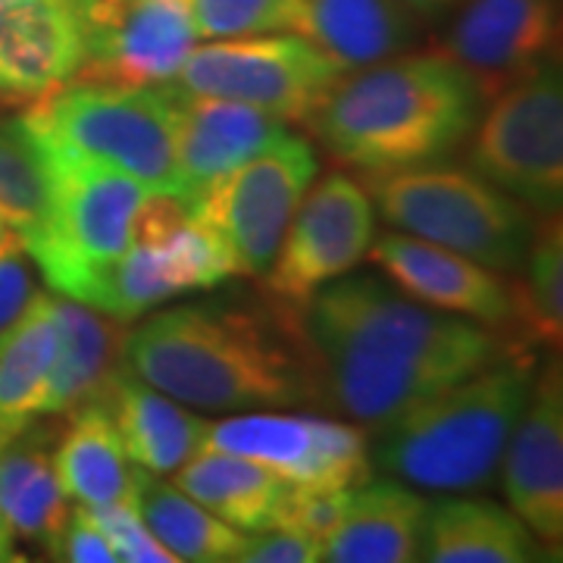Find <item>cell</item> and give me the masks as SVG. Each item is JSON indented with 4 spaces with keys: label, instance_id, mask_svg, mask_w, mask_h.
<instances>
[{
    "label": "cell",
    "instance_id": "74e56055",
    "mask_svg": "<svg viewBox=\"0 0 563 563\" xmlns=\"http://www.w3.org/2000/svg\"><path fill=\"white\" fill-rule=\"evenodd\" d=\"M401 3L422 25H439V22L454 16V10L461 7L463 0H401Z\"/></svg>",
    "mask_w": 563,
    "mask_h": 563
},
{
    "label": "cell",
    "instance_id": "8992f818",
    "mask_svg": "<svg viewBox=\"0 0 563 563\" xmlns=\"http://www.w3.org/2000/svg\"><path fill=\"white\" fill-rule=\"evenodd\" d=\"M383 220L422 242L442 244L495 273H517L539 217L483 179L448 161L363 176Z\"/></svg>",
    "mask_w": 563,
    "mask_h": 563
},
{
    "label": "cell",
    "instance_id": "484cf974",
    "mask_svg": "<svg viewBox=\"0 0 563 563\" xmlns=\"http://www.w3.org/2000/svg\"><path fill=\"white\" fill-rule=\"evenodd\" d=\"M54 466L66 498L81 507L135 504L139 466L125 454L117 426L101 401L81 404L54 448Z\"/></svg>",
    "mask_w": 563,
    "mask_h": 563
},
{
    "label": "cell",
    "instance_id": "f546056e",
    "mask_svg": "<svg viewBox=\"0 0 563 563\" xmlns=\"http://www.w3.org/2000/svg\"><path fill=\"white\" fill-rule=\"evenodd\" d=\"M523 279L510 282L514 288V329L526 351H561L563 339V229L558 217H539L532 244L520 269Z\"/></svg>",
    "mask_w": 563,
    "mask_h": 563
},
{
    "label": "cell",
    "instance_id": "7a4b0ae2",
    "mask_svg": "<svg viewBox=\"0 0 563 563\" xmlns=\"http://www.w3.org/2000/svg\"><path fill=\"white\" fill-rule=\"evenodd\" d=\"M122 361L144 383L198 410L313 404L295 307L217 295L151 313L125 332Z\"/></svg>",
    "mask_w": 563,
    "mask_h": 563
},
{
    "label": "cell",
    "instance_id": "30bf717a",
    "mask_svg": "<svg viewBox=\"0 0 563 563\" xmlns=\"http://www.w3.org/2000/svg\"><path fill=\"white\" fill-rule=\"evenodd\" d=\"M339 76L342 69L303 35L269 32L195 47L173 85L203 98L251 103L285 122H303Z\"/></svg>",
    "mask_w": 563,
    "mask_h": 563
},
{
    "label": "cell",
    "instance_id": "7402d4cb",
    "mask_svg": "<svg viewBox=\"0 0 563 563\" xmlns=\"http://www.w3.org/2000/svg\"><path fill=\"white\" fill-rule=\"evenodd\" d=\"M558 561L532 529L501 504L483 498H442L429 504L420 561L429 563H532Z\"/></svg>",
    "mask_w": 563,
    "mask_h": 563
},
{
    "label": "cell",
    "instance_id": "e0dca14e",
    "mask_svg": "<svg viewBox=\"0 0 563 563\" xmlns=\"http://www.w3.org/2000/svg\"><path fill=\"white\" fill-rule=\"evenodd\" d=\"M88 0H0V98L38 101L79 79Z\"/></svg>",
    "mask_w": 563,
    "mask_h": 563
},
{
    "label": "cell",
    "instance_id": "9a60e30c",
    "mask_svg": "<svg viewBox=\"0 0 563 563\" xmlns=\"http://www.w3.org/2000/svg\"><path fill=\"white\" fill-rule=\"evenodd\" d=\"M501 461L510 510L558 554L563 542V379L558 361L536 376Z\"/></svg>",
    "mask_w": 563,
    "mask_h": 563
},
{
    "label": "cell",
    "instance_id": "ab89813d",
    "mask_svg": "<svg viewBox=\"0 0 563 563\" xmlns=\"http://www.w3.org/2000/svg\"><path fill=\"white\" fill-rule=\"evenodd\" d=\"M7 561H22V554H16V536L0 520V563Z\"/></svg>",
    "mask_w": 563,
    "mask_h": 563
},
{
    "label": "cell",
    "instance_id": "7c38bea8",
    "mask_svg": "<svg viewBox=\"0 0 563 563\" xmlns=\"http://www.w3.org/2000/svg\"><path fill=\"white\" fill-rule=\"evenodd\" d=\"M203 448L263 463L301 488H357L373 476L369 439L361 426L307 413L244 410L210 422Z\"/></svg>",
    "mask_w": 563,
    "mask_h": 563
},
{
    "label": "cell",
    "instance_id": "8fae6325",
    "mask_svg": "<svg viewBox=\"0 0 563 563\" xmlns=\"http://www.w3.org/2000/svg\"><path fill=\"white\" fill-rule=\"evenodd\" d=\"M376 242V210L366 185L347 173H325L303 191L279 251L266 269V295L301 307L322 285L351 273Z\"/></svg>",
    "mask_w": 563,
    "mask_h": 563
},
{
    "label": "cell",
    "instance_id": "44dd1931",
    "mask_svg": "<svg viewBox=\"0 0 563 563\" xmlns=\"http://www.w3.org/2000/svg\"><path fill=\"white\" fill-rule=\"evenodd\" d=\"M291 29L342 73L413 51L422 25L401 0H301Z\"/></svg>",
    "mask_w": 563,
    "mask_h": 563
},
{
    "label": "cell",
    "instance_id": "e575fe53",
    "mask_svg": "<svg viewBox=\"0 0 563 563\" xmlns=\"http://www.w3.org/2000/svg\"><path fill=\"white\" fill-rule=\"evenodd\" d=\"M44 551L47 558L66 563H120L110 539L103 536V529L91 520L85 507L69 510L63 529L44 544Z\"/></svg>",
    "mask_w": 563,
    "mask_h": 563
},
{
    "label": "cell",
    "instance_id": "4dcf8cb0",
    "mask_svg": "<svg viewBox=\"0 0 563 563\" xmlns=\"http://www.w3.org/2000/svg\"><path fill=\"white\" fill-rule=\"evenodd\" d=\"M51 207V176L20 120H0V210L20 222L25 239Z\"/></svg>",
    "mask_w": 563,
    "mask_h": 563
},
{
    "label": "cell",
    "instance_id": "836d02e7",
    "mask_svg": "<svg viewBox=\"0 0 563 563\" xmlns=\"http://www.w3.org/2000/svg\"><path fill=\"white\" fill-rule=\"evenodd\" d=\"M188 220H191L188 201H181L176 195H163V191H154V198L144 195V201L132 217L129 247H144V251L166 247L188 225Z\"/></svg>",
    "mask_w": 563,
    "mask_h": 563
},
{
    "label": "cell",
    "instance_id": "d6a6232c",
    "mask_svg": "<svg viewBox=\"0 0 563 563\" xmlns=\"http://www.w3.org/2000/svg\"><path fill=\"white\" fill-rule=\"evenodd\" d=\"M91 520L101 526L103 536L110 539L117 558L125 563H173L176 558L157 542V536L144 526L135 504H101L85 507Z\"/></svg>",
    "mask_w": 563,
    "mask_h": 563
},
{
    "label": "cell",
    "instance_id": "ffe728a7",
    "mask_svg": "<svg viewBox=\"0 0 563 563\" xmlns=\"http://www.w3.org/2000/svg\"><path fill=\"white\" fill-rule=\"evenodd\" d=\"M429 501L398 479H366L351 488L339 526L322 539L320 561L410 563L420 561Z\"/></svg>",
    "mask_w": 563,
    "mask_h": 563
},
{
    "label": "cell",
    "instance_id": "4fadbf2b",
    "mask_svg": "<svg viewBox=\"0 0 563 563\" xmlns=\"http://www.w3.org/2000/svg\"><path fill=\"white\" fill-rule=\"evenodd\" d=\"M195 44L198 25L191 0H88L79 79L163 85L179 76Z\"/></svg>",
    "mask_w": 563,
    "mask_h": 563
},
{
    "label": "cell",
    "instance_id": "ba28073f",
    "mask_svg": "<svg viewBox=\"0 0 563 563\" xmlns=\"http://www.w3.org/2000/svg\"><path fill=\"white\" fill-rule=\"evenodd\" d=\"M41 161L51 176V207L25 239V254L57 295H69L85 273L129 251L132 217L147 191L101 163L60 154Z\"/></svg>",
    "mask_w": 563,
    "mask_h": 563
},
{
    "label": "cell",
    "instance_id": "1f68e13d",
    "mask_svg": "<svg viewBox=\"0 0 563 563\" xmlns=\"http://www.w3.org/2000/svg\"><path fill=\"white\" fill-rule=\"evenodd\" d=\"M301 0H191L198 38H247L291 29Z\"/></svg>",
    "mask_w": 563,
    "mask_h": 563
},
{
    "label": "cell",
    "instance_id": "d6986e66",
    "mask_svg": "<svg viewBox=\"0 0 563 563\" xmlns=\"http://www.w3.org/2000/svg\"><path fill=\"white\" fill-rule=\"evenodd\" d=\"M98 401L117 426L125 454L154 476H173L181 463L203 451L210 422L185 410L161 388L144 383L125 361L103 385Z\"/></svg>",
    "mask_w": 563,
    "mask_h": 563
},
{
    "label": "cell",
    "instance_id": "83f0119b",
    "mask_svg": "<svg viewBox=\"0 0 563 563\" xmlns=\"http://www.w3.org/2000/svg\"><path fill=\"white\" fill-rule=\"evenodd\" d=\"M191 295V285L181 273L173 247H129L117 261H107L85 273L76 288L63 298L88 303L107 317L129 322L151 313L169 298Z\"/></svg>",
    "mask_w": 563,
    "mask_h": 563
},
{
    "label": "cell",
    "instance_id": "2e32d148",
    "mask_svg": "<svg viewBox=\"0 0 563 563\" xmlns=\"http://www.w3.org/2000/svg\"><path fill=\"white\" fill-rule=\"evenodd\" d=\"M366 257L413 301L466 317L495 332L514 329V288L483 263L407 232L376 239Z\"/></svg>",
    "mask_w": 563,
    "mask_h": 563
},
{
    "label": "cell",
    "instance_id": "6da1fadb",
    "mask_svg": "<svg viewBox=\"0 0 563 563\" xmlns=\"http://www.w3.org/2000/svg\"><path fill=\"white\" fill-rule=\"evenodd\" d=\"M295 322L313 407L373 432L473 376L510 344L495 329L413 301L369 269L322 285L295 307Z\"/></svg>",
    "mask_w": 563,
    "mask_h": 563
},
{
    "label": "cell",
    "instance_id": "f1b7e54d",
    "mask_svg": "<svg viewBox=\"0 0 563 563\" xmlns=\"http://www.w3.org/2000/svg\"><path fill=\"white\" fill-rule=\"evenodd\" d=\"M135 510L176 561H239L244 544L242 529L222 523L220 517H213L207 507L188 498L181 488L163 483L141 466L135 476Z\"/></svg>",
    "mask_w": 563,
    "mask_h": 563
},
{
    "label": "cell",
    "instance_id": "8d00e7d4",
    "mask_svg": "<svg viewBox=\"0 0 563 563\" xmlns=\"http://www.w3.org/2000/svg\"><path fill=\"white\" fill-rule=\"evenodd\" d=\"M35 291L38 288L32 282V269L22 261V254L0 257V332L29 307Z\"/></svg>",
    "mask_w": 563,
    "mask_h": 563
},
{
    "label": "cell",
    "instance_id": "4316f807",
    "mask_svg": "<svg viewBox=\"0 0 563 563\" xmlns=\"http://www.w3.org/2000/svg\"><path fill=\"white\" fill-rule=\"evenodd\" d=\"M54 429L32 422L0 451V520L25 542H51L69 517V498L54 466Z\"/></svg>",
    "mask_w": 563,
    "mask_h": 563
},
{
    "label": "cell",
    "instance_id": "5b68a950",
    "mask_svg": "<svg viewBox=\"0 0 563 563\" xmlns=\"http://www.w3.org/2000/svg\"><path fill=\"white\" fill-rule=\"evenodd\" d=\"M20 122L41 154L101 163L144 191L181 198L173 103L163 85L76 81L29 101Z\"/></svg>",
    "mask_w": 563,
    "mask_h": 563
},
{
    "label": "cell",
    "instance_id": "3957f363",
    "mask_svg": "<svg viewBox=\"0 0 563 563\" xmlns=\"http://www.w3.org/2000/svg\"><path fill=\"white\" fill-rule=\"evenodd\" d=\"M479 85L442 51L344 73L303 117L332 161L363 176L451 161L485 110Z\"/></svg>",
    "mask_w": 563,
    "mask_h": 563
},
{
    "label": "cell",
    "instance_id": "d590c367",
    "mask_svg": "<svg viewBox=\"0 0 563 563\" xmlns=\"http://www.w3.org/2000/svg\"><path fill=\"white\" fill-rule=\"evenodd\" d=\"M320 561V542L291 526L276 523L244 536L239 563H313Z\"/></svg>",
    "mask_w": 563,
    "mask_h": 563
},
{
    "label": "cell",
    "instance_id": "9c48e42d",
    "mask_svg": "<svg viewBox=\"0 0 563 563\" xmlns=\"http://www.w3.org/2000/svg\"><path fill=\"white\" fill-rule=\"evenodd\" d=\"M317 176L320 157L313 144L285 132L188 203L191 222L220 239L232 254L235 276L263 279L303 191Z\"/></svg>",
    "mask_w": 563,
    "mask_h": 563
},
{
    "label": "cell",
    "instance_id": "d4e9b609",
    "mask_svg": "<svg viewBox=\"0 0 563 563\" xmlns=\"http://www.w3.org/2000/svg\"><path fill=\"white\" fill-rule=\"evenodd\" d=\"M60 347L54 295L35 291L0 332V451L41 417V395Z\"/></svg>",
    "mask_w": 563,
    "mask_h": 563
},
{
    "label": "cell",
    "instance_id": "52a82bcc",
    "mask_svg": "<svg viewBox=\"0 0 563 563\" xmlns=\"http://www.w3.org/2000/svg\"><path fill=\"white\" fill-rule=\"evenodd\" d=\"M463 147L473 173L536 217H558L563 207L561 57L542 60L495 95Z\"/></svg>",
    "mask_w": 563,
    "mask_h": 563
},
{
    "label": "cell",
    "instance_id": "ac0fdd59",
    "mask_svg": "<svg viewBox=\"0 0 563 563\" xmlns=\"http://www.w3.org/2000/svg\"><path fill=\"white\" fill-rule=\"evenodd\" d=\"M163 88L173 103L176 173L188 203L288 132L282 117L261 107L191 95L173 81H163Z\"/></svg>",
    "mask_w": 563,
    "mask_h": 563
},
{
    "label": "cell",
    "instance_id": "5bb4252c",
    "mask_svg": "<svg viewBox=\"0 0 563 563\" xmlns=\"http://www.w3.org/2000/svg\"><path fill=\"white\" fill-rule=\"evenodd\" d=\"M442 54L492 101L542 60L561 57V0H463Z\"/></svg>",
    "mask_w": 563,
    "mask_h": 563
},
{
    "label": "cell",
    "instance_id": "cb8c5ba5",
    "mask_svg": "<svg viewBox=\"0 0 563 563\" xmlns=\"http://www.w3.org/2000/svg\"><path fill=\"white\" fill-rule=\"evenodd\" d=\"M173 476L176 488L188 498L242 532H261L266 526L279 523L291 495V483L282 479L276 470L213 448L198 451Z\"/></svg>",
    "mask_w": 563,
    "mask_h": 563
},
{
    "label": "cell",
    "instance_id": "277c9868",
    "mask_svg": "<svg viewBox=\"0 0 563 563\" xmlns=\"http://www.w3.org/2000/svg\"><path fill=\"white\" fill-rule=\"evenodd\" d=\"M532 385L536 351L510 342L473 376L379 429L373 463L398 483L439 495L488 488Z\"/></svg>",
    "mask_w": 563,
    "mask_h": 563
},
{
    "label": "cell",
    "instance_id": "f35d334b",
    "mask_svg": "<svg viewBox=\"0 0 563 563\" xmlns=\"http://www.w3.org/2000/svg\"><path fill=\"white\" fill-rule=\"evenodd\" d=\"M22 251H25V232H22V225L10 213L0 210V257L22 254Z\"/></svg>",
    "mask_w": 563,
    "mask_h": 563
},
{
    "label": "cell",
    "instance_id": "603a6c76",
    "mask_svg": "<svg viewBox=\"0 0 563 563\" xmlns=\"http://www.w3.org/2000/svg\"><path fill=\"white\" fill-rule=\"evenodd\" d=\"M54 313L60 347L41 395V417H63L81 404L98 401L125 347V329L117 317L63 295H54Z\"/></svg>",
    "mask_w": 563,
    "mask_h": 563
}]
</instances>
